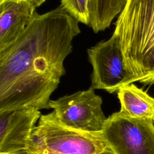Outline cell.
I'll return each instance as SVG.
<instances>
[{
    "instance_id": "cell-13",
    "label": "cell",
    "mask_w": 154,
    "mask_h": 154,
    "mask_svg": "<svg viewBox=\"0 0 154 154\" xmlns=\"http://www.w3.org/2000/svg\"><path fill=\"white\" fill-rule=\"evenodd\" d=\"M96 154H115V153L109 147L106 146L104 149L97 153Z\"/></svg>"
},
{
    "instance_id": "cell-5",
    "label": "cell",
    "mask_w": 154,
    "mask_h": 154,
    "mask_svg": "<svg viewBox=\"0 0 154 154\" xmlns=\"http://www.w3.org/2000/svg\"><path fill=\"white\" fill-rule=\"evenodd\" d=\"M102 97L90 87L50 100L49 108H52L57 118L66 126L84 132L100 133L108 118L102 111Z\"/></svg>"
},
{
    "instance_id": "cell-9",
    "label": "cell",
    "mask_w": 154,
    "mask_h": 154,
    "mask_svg": "<svg viewBox=\"0 0 154 154\" xmlns=\"http://www.w3.org/2000/svg\"><path fill=\"white\" fill-rule=\"evenodd\" d=\"M120 111L135 118L154 117V98L133 83L122 87L117 92Z\"/></svg>"
},
{
    "instance_id": "cell-3",
    "label": "cell",
    "mask_w": 154,
    "mask_h": 154,
    "mask_svg": "<svg viewBox=\"0 0 154 154\" xmlns=\"http://www.w3.org/2000/svg\"><path fill=\"white\" fill-rule=\"evenodd\" d=\"M32 142L38 149L66 154H96L106 147L100 132H87L66 126L54 111L41 116Z\"/></svg>"
},
{
    "instance_id": "cell-16",
    "label": "cell",
    "mask_w": 154,
    "mask_h": 154,
    "mask_svg": "<svg viewBox=\"0 0 154 154\" xmlns=\"http://www.w3.org/2000/svg\"><path fill=\"white\" fill-rule=\"evenodd\" d=\"M2 1H4V0H0V2H2Z\"/></svg>"
},
{
    "instance_id": "cell-8",
    "label": "cell",
    "mask_w": 154,
    "mask_h": 154,
    "mask_svg": "<svg viewBox=\"0 0 154 154\" xmlns=\"http://www.w3.org/2000/svg\"><path fill=\"white\" fill-rule=\"evenodd\" d=\"M35 8L29 0L0 2V52L13 45L26 29Z\"/></svg>"
},
{
    "instance_id": "cell-4",
    "label": "cell",
    "mask_w": 154,
    "mask_h": 154,
    "mask_svg": "<svg viewBox=\"0 0 154 154\" xmlns=\"http://www.w3.org/2000/svg\"><path fill=\"white\" fill-rule=\"evenodd\" d=\"M115 154H154V122L135 118L119 111L109 116L101 131Z\"/></svg>"
},
{
    "instance_id": "cell-15",
    "label": "cell",
    "mask_w": 154,
    "mask_h": 154,
    "mask_svg": "<svg viewBox=\"0 0 154 154\" xmlns=\"http://www.w3.org/2000/svg\"><path fill=\"white\" fill-rule=\"evenodd\" d=\"M31 2H32L35 7L40 6L46 0H29Z\"/></svg>"
},
{
    "instance_id": "cell-6",
    "label": "cell",
    "mask_w": 154,
    "mask_h": 154,
    "mask_svg": "<svg viewBox=\"0 0 154 154\" xmlns=\"http://www.w3.org/2000/svg\"><path fill=\"white\" fill-rule=\"evenodd\" d=\"M87 54L93 67L90 87L94 90L114 93L122 87L135 82L126 67L121 47L115 35L88 49Z\"/></svg>"
},
{
    "instance_id": "cell-14",
    "label": "cell",
    "mask_w": 154,
    "mask_h": 154,
    "mask_svg": "<svg viewBox=\"0 0 154 154\" xmlns=\"http://www.w3.org/2000/svg\"><path fill=\"white\" fill-rule=\"evenodd\" d=\"M40 152V154H66V153H60V152H52V151H48L46 150H40L37 149Z\"/></svg>"
},
{
    "instance_id": "cell-10",
    "label": "cell",
    "mask_w": 154,
    "mask_h": 154,
    "mask_svg": "<svg viewBox=\"0 0 154 154\" xmlns=\"http://www.w3.org/2000/svg\"><path fill=\"white\" fill-rule=\"evenodd\" d=\"M127 0H89L90 23L95 33L108 28L123 10Z\"/></svg>"
},
{
    "instance_id": "cell-11",
    "label": "cell",
    "mask_w": 154,
    "mask_h": 154,
    "mask_svg": "<svg viewBox=\"0 0 154 154\" xmlns=\"http://www.w3.org/2000/svg\"><path fill=\"white\" fill-rule=\"evenodd\" d=\"M60 6L78 22L89 26V0H61Z\"/></svg>"
},
{
    "instance_id": "cell-17",
    "label": "cell",
    "mask_w": 154,
    "mask_h": 154,
    "mask_svg": "<svg viewBox=\"0 0 154 154\" xmlns=\"http://www.w3.org/2000/svg\"><path fill=\"white\" fill-rule=\"evenodd\" d=\"M153 122H154V117L153 118Z\"/></svg>"
},
{
    "instance_id": "cell-7",
    "label": "cell",
    "mask_w": 154,
    "mask_h": 154,
    "mask_svg": "<svg viewBox=\"0 0 154 154\" xmlns=\"http://www.w3.org/2000/svg\"><path fill=\"white\" fill-rule=\"evenodd\" d=\"M40 110L28 107L0 114V152H8L29 147Z\"/></svg>"
},
{
    "instance_id": "cell-1",
    "label": "cell",
    "mask_w": 154,
    "mask_h": 154,
    "mask_svg": "<svg viewBox=\"0 0 154 154\" xmlns=\"http://www.w3.org/2000/svg\"><path fill=\"white\" fill-rule=\"evenodd\" d=\"M78 23L60 5L42 14L35 11L24 32L0 52V114L49 108L66 73L64 61L81 32Z\"/></svg>"
},
{
    "instance_id": "cell-2",
    "label": "cell",
    "mask_w": 154,
    "mask_h": 154,
    "mask_svg": "<svg viewBox=\"0 0 154 154\" xmlns=\"http://www.w3.org/2000/svg\"><path fill=\"white\" fill-rule=\"evenodd\" d=\"M126 67L135 82L154 84V0H127L114 23Z\"/></svg>"
},
{
    "instance_id": "cell-12",
    "label": "cell",
    "mask_w": 154,
    "mask_h": 154,
    "mask_svg": "<svg viewBox=\"0 0 154 154\" xmlns=\"http://www.w3.org/2000/svg\"><path fill=\"white\" fill-rule=\"evenodd\" d=\"M0 154H40L38 150L32 142L29 147L25 149H19L11 152H0Z\"/></svg>"
}]
</instances>
